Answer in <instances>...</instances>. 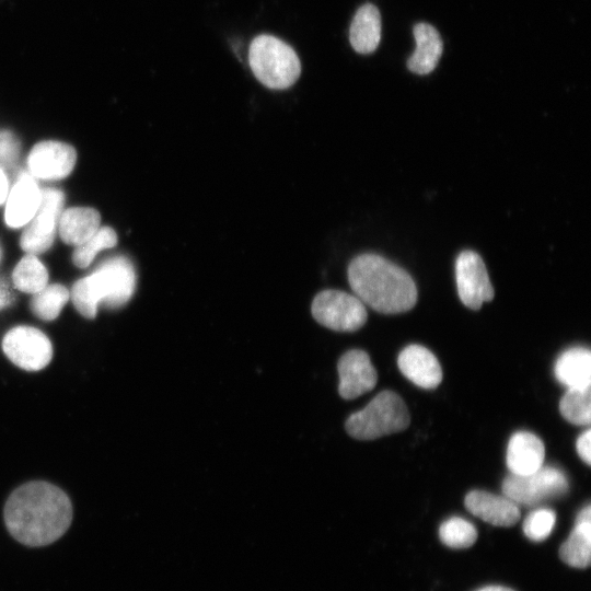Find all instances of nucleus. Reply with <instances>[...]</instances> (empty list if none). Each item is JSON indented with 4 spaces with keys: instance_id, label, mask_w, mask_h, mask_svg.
Instances as JSON below:
<instances>
[{
    "instance_id": "obj_13",
    "label": "nucleus",
    "mask_w": 591,
    "mask_h": 591,
    "mask_svg": "<svg viewBox=\"0 0 591 591\" xmlns=\"http://www.w3.org/2000/svg\"><path fill=\"white\" fill-rule=\"evenodd\" d=\"M40 196L34 177L22 172L5 198V223L14 229L26 225L38 209Z\"/></svg>"
},
{
    "instance_id": "obj_26",
    "label": "nucleus",
    "mask_w": 591,
    "mask_h": 591,
    "mask_svg": "<svg viewBox=\"0 0 591 591\" xmlns=\"http://www.w3.org/2000/svg\"><path fill=\"white\" fill-rule=\"evenodd\" d=\"M439 537L451 548H467L475 543L477 531L467 520L452 517L440 525Z\"/></svg>"
},
{
    "instance_id": "obj_25",
    "label": "nucleus",
    "mask_w": 591,
    "mask_h": 591,
    "mask_svg": "<svg viewBox=\"0 0 591 591\" xmlns=\"http://www.w3.org/2000/svg\"><path fill=\"white\" fill-rule=\"evenodd\" d=\"M117 243L116 232L111 227H102L86 241L76 246L72 262L79 268L88 267L96 254L111 248Z\"/></svg>"
},
{
    "instance_id": "obj_23",
    "label": "nucleus",
    "mask_w": 591,
    "mask_h": 591,
    "mask_svg": "<svg viewBox=\"0 0 591 591\" xmlns=\"http://www.w3.org/2000/svg\"><path fill=\"white\" fill-rule=\"evenodd\" d=\"M68 289L59 283L46 286L34 293L31 301L32 312L43 321H53L58 317L69 299Z\"/></svg>"
},
{
    "instance_id": "obj_4",
    "label": "nucleus",
    "mask_w": 591,
    "mask_h": 591,
    "mask_svg": "<svg viewBox=\"0 0 591 591\" xmlns=\"http://www.w3.org/2000/svg\"><path fill=\"white\" fill-rule=\"evenodd\" d=\"M248 63L256 79L274 90L291 86L301 73L296 51L281 39L266 34L252 40Z\"/></svg>"
},
{
    "instance_id": "obj_3",
    "label": "nucleus",
    "mask_w": 591,
    "mask_h": 591,
    "mask_svg": "<svg viewBox=\"0 0 591 591\" xmlns=\"http://www.w3.org/2000/svg\"><path fill=\"white\" fill-rule=\"evenodd\" d=\"M135 288L132 263L127 257L115 256L78 280L72 287L71 299L82 316L94 318L100 303L111 309L120 308L130 300Z\"/></svg>"
},
{
    "instance_id": "obj_22",
    "label": "nucleus",
    "mask_w": 591,
    "mask_h": 591,
    "mask_svg": "<svg viewBox=\"0 0 591 591\" xmlns=\"http://www.w3.org/2000/svg\"><path fill=\"white\" fill-rule=\"evenodd\" d=\"M12 280L16 289L34 294L47 286L48 271L35 255L27 254L16 264Z\"/></svg>"
},
{
    "instance_id": "obj_2",
    "label": "nucleus",
    "mask_w": 591,
    "mask_h": 591,
    "mask_svg": "<svg viewBox=\"0 0 591 591\" xmlns=\"http://www.w3.org/2000/svg\"><path fill=\"white\" fill-rule=\"evenodd\" d=\"M347 275L355 296L376 312L403 313L417 302V288L410 275L380 255L356 256Z\"/></svg>"
},
{
    "instance_id": "obj_1",
    "label": "nucleus",
    "mask_w": 591,
    "mask_h": 591,
    "mask_svg": "<svg viewBox=\"0 0 591 591\" xmlns=\"http://www.w3.org/2000/svg\"><path fill=\"white\" fill-rule=\"evenodd\" d=\"M72 515L65 491L39 480L18 487L3 509L8 532L27 547H43L59 540L69 529Z\"/></svg>"
},
{
    "instance_id": "obj_14",
    "label": "nucleus",
    "mask_w": 591,
    "mask_h": 591,
    "mask_svg": "<svg viewBox=\"0 0 591 591\" xmlns=\"http://www.w3.org/2000/svg\"><path fill=\"white\" fill-rule=\"evenodd\" d=\"M401 372L415 385L434 389L442 381L441 366L436 356L420 345L405 347L397 358Z\"/></svg>"
},
{
    "instance_id": "obj_29",
    "label": "nucleus",
    "mask_w": 591,
    "mask_h": 591,
    "mask_svg": "<svg viewBox=\"0 0 591 591\" xmlns=\"http://www.w3.org/2000/svg\"><path fill=\"white\" fill-rule=\"evenodd\" d=\"M576 449L581 460L587 464H591V430H586L579 436L576 442Z\"/></svg>"
},
{
    "instance_id": "obj_19",
    "label": "nucleus",
    "mask_w": 591,
    "mask_h": 591,
    "mask_svg": "<svg viewBox=\"0 0 591 591\" xmlns=\"http://www.w3.org/2000/svg\"><path fill=\"white\" fill-rule=\"evenodd\" d=\"M555 376L567 389H586L591 385V354L588 348L572 347L556 360Z\"/></svg>"
},
{
    "instance_id": "obj_24",
    "label": "nucleus",
    "mask_w": 591,
    "mask_h": 591,
    "mask_svg": "<svg viewBox=\"0 0 591 591\" xmlns=\"http://www.w3.org/2000/svg\"><path fill=\"white\" fill-rule=\"evenodd\" d=\"M590 396V387L567 389L559 402L561 416L577 426L589 425L591 420Z\"/></svg>"
},
{
    "instance_id": "obj_15",
    "label": "nucleus",
    "mask_w": 591,
    "mask_h": 591,
    "mask_svg": "<svg viewBox=\"0 0 591 591\" xmlns=\"http://www.w3.org/2000/svg\"><path fill=\"white\" fill-rule=\"evenodd\" d=\"M464 503L472 514L496 526H512L520 520L519 506L506 496L472 490Z\"/></svg>"
},
{
    "instance_id": "obj_32",
    "label": "nucleus",
    "mask_w": 591,
    "mask_h": 591,
    "mask_svg": "<svg viewBox=\"0 0 591 591\" xmlns=\"http://www.w3.org/2000/svg\"><path fill=\"white\" fill-rule=\"evenodd\" d=\"M476 591H514L510 588H507V587H502V586H487V587H483Z\"/></svg>"
},
{
    "instance_id": "obj_7",
    "label": "nucleus",
    "mask_w": 591,
    "mask_h": 591,
    "mask_svg": "<svg viewBox=\"0 0 591 591\" xmlns=\"http://www.w3.org/2000/svg\"><path fill=\"white\" fill-rule=\"evenodd\" d=\"M311 312L317 323L336 332L358 331L368 315L364 304L355 294L334 289L318 292Z\"/></svg>"
},
{
    "instance_id": "obj_9",
    "label": "nucleus",
    "mask_w": 591,
    "mask_h": 591,
    "mask_svg": "<svg viewBox=\"0 0 591 591\" xmlns=\"http://www.w3.org/2000/svg\"><path fill=\"white\" fill-rule=\"evenodd\" d=\"M63 194L56 188L42 190L40 202L22 233L20 245L27 254H40L53 244L63 204Z\"/></svg>"
},
{
    "instance_id": "obj_11",
    "label": "nucleus",
    "mask_w": 591,
    "mask_h": 591,
    "mask_svg": "<svg viewBox=\"0 0 591 591\" xmlns=\"http://www.w3.org/2000/svg\"><path fill=\"white\" fill-rule=\"evenodd\" d=\"M76 150L60 141H42L33 147L27 166L33 177L56 181L68 176L74 167Z\"/></svg>"
},
{
    "instance_id": "obj_28",
    "label": "nucleus",
    "mask_w": 591,
    "mask_h": 591,
    "mask_svg": "<svg viewBox=\"0 0 591 591\" xmlns=\"http://www.w3.org/2000/svg\"><path fill=\"white\" fill-rule=\"evenodd\" d=\"M20 141L9 130H0V167H11L18 161Z\"/></svg>"
},
{
    "instance_id": "obj_17",
    "label": "nucleus",
    "mask_w": 591,
    "mask_h": 591,
    "mask_svg": "<svg viewBox=\"0 0 591 591\" xmlns=\"http://www.w3.org/2000/svg\"><path fill=\"white\" fill-rule=\"evenodd\" d=\"M591 552V508L584 507L578 513L568 538L559 548L560 559L570 567L587 568Z\"/></svg>"
},
{
    "instance_id": "obj_12",
    "label": "nucleus",
    "mask_w": 591,
    "mask_h": 591,
    "mask_svg": "<svg viewBox=\"0 0 591 591\" xmlns=\"http://www.w3.org/2000/svg\"><path fill=\"white\" fill-rule=\"evenodd\" d=\"M338 392L345 399H354L374 389L378 374L364 350L351 349L338 360Z\"/></svg>"
},
{
    "instance_id": "obj_18",
    "label": "nucleus",
    "mask_w": 591,
    "mask_h": 591,
    "mask_svg": "<svg viewBox=\"0 0 591 591\" xmlns=\"http://www.w3.org/2000/svg\"><path fill=\"white\" fill-rule=\"evenodd\" d=\"M416 49L407 60L408 69L416 74H427L434 70L442 55L443 45L438 31L428 23L414 26Z\"/></svg>"
},
{
    "instance_id": "obj_16",
    "label": "nucleus",
    "mask_w": 591,
    "mask_h": 591,
    "mask_svg": "<svg viewBox=\"0 0 591 591\" xmlns=\"http://www.w3.org/2000/svg\"><path fill=\"white\" fill-rule=\"evenodd\" d=\"M545 448L542 440L528 431L511 436L507 448V466L510 474L528 475L543 466Z\"/></svg>"
},
{
    "instance_id": "obj_6",
    "label": "nucleus",
    "mask_w": 591,
    "mask_h": 591,
    "mask_svg": "<svg viewBox=\"0 0 591 591\" xmlns=\"http://www.w3.org/2000/svg\"><path fill=\"white\" fill-rule=\"evenodd\" d=\"M568 489L567 476L554 466H542L528 475L510 474L502 482L503 496L518 506H536L564 496Z\"/></svg>"
},
{
    "instance_id": "obj_31",
    "label": "nucleus",
    "mask_w": 591,
    "mask_h": 591,
    "mask_svg": "<svg viewBox=\"0 0 591 591\" xmlns=\"http://www.w3.org/2000/svg\"><path fill=\"white\" fill-rule=\"evenodd\" d=\"M9 193V183L2 167H0V205L5 200Z\"/></svg>"
},
{
    "instance_id": "obj_21",
    "label": "nucleus",
    "mask_w": 591,
    "mask_h": 591,
    "mask_svg": "<svg viewBox=\"0 0 591 591\" xmlns=\"http://www.w3.org/2000/svg\"><path fill=\"white\" fill-rule=\"evenodd\" d=\"M381 39V15L371 3L361 5L356 12L349 30V40L359 54L373 53Z\"/></svg>"
},
{
    "instance_id": "obj_5",
    "label": "nucleus",
    "mask_w": 591,
    "mask_h": 591,
    "mask_svg": "<svg viewBox=\"0 0 591 591\" xmlns=\"http://www.w3.org/2000/svg\"><path fill=\"white\" fill-rule=\"evenodd\" d=\"M409 422V413L401 396L393 391H383L363 409L351 414L345 427L355 439L373 440L403 431Z\"/></svg>"
},
{
    "instance_id": "obj_10",
    "label": "nucleus",
    "mask_w": 591,
    "mask_h": 591,
    "mask_svg": "<svg viewBox=\"0 0 591 591\" xmlns=\"http://www.w3.org/2000/svg\"><path fill=\"white\" fill-rule=\"evenodd\" d=\"M455 281L462 303L479 310L494 298V288L482 257L473 251H463L455 260Z\"/></svg>"
},
{
    "instance_id": "obj_30",
    "label": "nucleus",
    "mask_w": 591,
    "mask_h": 591,
    "mask_svg": "<svg viewBox=\"0 0 591 591\" xmlns=\"http://www.w3.org/2000/svg\"><path fill=\"white\" fill-rule=\"evenodd\" d=\"M13 293L8 283L0 280V309L7 308L13 302Z\"/></svg>"
},
{
    "instance_id": "obj_20",
    "label": "nucleus",
    "mask_w": 591,
    "mask_h": 591,
    "mask_svg": "<svg viewBox=\"0 0 591 591\" xmlns=\"http://www.w3.org/2000/svg\"><path fill=\"white\" fill-rule=\"evenodd\" d=\"M100 222V213L93 208H68L58 220L59 235L65 243L78 246L99 230Z\"/></svg>"
},
{
    "instance_id": "obj_27",
    "label": "nucleus",
    "mask_w": 591,
    "mask_h": 591,
    "mask_svg": "<svg viewBox=\"0 0 591 591\" xmlns=\"http://www.w3.org/2000/svg\"><path fill=\"white\" fill-rule=\"evenodd\" d=\"M555 520L556 514L553 510L546 508L535 509L524 519L522 529L528 538L541 542L551 534Z\"/></svg>"
},
{
    "instance_id": "obj_8",
    "label": "nucleus",
    "mask_w": 591,
    "mask_h": 591,
    "mask_svg": "<svg viewBox=\"0 0 591 591\" xmlns=\"http://www.w3.org/2000/svg\"><path fill=\"white\" fill-rule=\"evenodd\" d=\"M2 349L15 366L27 371L44 369L53 357L48 337L31 326H16L10 329L3 338Z\"/></svg>"
}]
</instances>
